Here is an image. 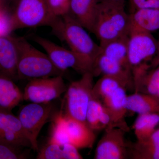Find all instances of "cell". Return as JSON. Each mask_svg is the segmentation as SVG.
<instances>
[{
	"instance_id": "obj_1",
	"label": "cell",
	"mask_w": 159,
	"mask_h": 159,
	"mask_svg": "<svg viewBox=\"0 0 159 159\" xmlns=\"http://www.w3.org/2000/svg\"><path fill=\"white\" fill-rule=\"evenodd\" d=\"M18 52V80L63 76L48 54L39 51L24 37L14 36Z\"/></svg>"
},
{
	"instance_id": "obj_2",
	"label": "cell",
	"mask_w": 159,
	"mask_h": 159,
	"mask_svg": "<svg viewBox=\"0 0 159 159\" xmlns=\"http://www.w3.org/2000/svg\"><path fill=\"white\" fill-rule=\"evenodd\" d=\"M129 15L125 6L99 1L92 32L99 40V44L129 35Z\"/></svg>"
},
{
	"instance_id": "obj_3",
	"label": "cell",
	"mask_w": 159,
	"mask_h": 159,
	"mask_svg": "<svg viewBox=\"0 0 159 159\" xmlns=\"http://www.w3.org/2000/svg\"><path fill=\"white\" fill-rule=\"evenodd\" d=\"M61 21V16L51 12L48 0H19L11 14L12 31L24 28L50 27L56 32Z\"/></svg>"
},
{
	"instance_id": "obj_4",
	"label": "cell",
	"mask_w": 159,
	"mask_h": 159,
	"mask_svg": "<svg viewBox=\"0 0 159 159\" xmlns=\"http://www.w3.org/2000/svg\"><path fill=\"white\" fill-rule=\"evenodd\" d=\"M81 76L80 79L73 81L67 88L60 111L66 116L85 122L87 110L92 98L94 77L92 72Z\"/></svg>"
},
{
	"instance_id": "obj_5",
	"label": "cell",
	"mask_w": 159,
	"mask_h": 159,
	"mask_svg": "<svg viewBox=\"0 0 159 159\" xmlns=\"http://www.w3.org/2000/svg\"><path fill=\"white\" fill-rule=\"evenodd\" d=\"M61 17L60 28L56 36L65 42L70 50L94 61L100 51L99 45L93 40L86 29L69 13Z\"/></svg>"
},
{
	"instance_id": "obj_6",
	"label": "cell",
	"mask_w": 159,
	"mask_h": 159,
	"mask_svg": "<svg viewBox=\"0 0 159 159\" xmlns=\"http://www.w3.org/2000/svg\"><path fill=\"white\" fill-rule=\"evenodd\" d=\"M32 40L41 47L57 68L65 72L72 69L82 74L92 72L93 61L83 55L61 47L50 40L39 35L32 36Z\"/></svg>"
},
{
	"instance_id": "obj_7",
	"label": "cell",
	"mask_w": 159,
	"mask_h": 159,
	"mask_svg": "<svg viewBox=\"0 0 159 159\" xmlns=\"http://www.w3.org/2000/svg\"><path fill=\"white\" fill-rule=\"evenodd\" d=\"M52 102L47 103L32 102L24 106L19 112V119L26 137L31 143V148L38 151L37 139L40 132L49 119L54 115Z\"/></svg>"
},
{
	"instance_id": "obj_8",
	"label": "cell",
	"mask_w": 159,
	"mask_h": 159,
	"mask_svg": "<svg viewBox=\"0 0 159 159\" xmlns=\"http://www.w3.org/2000/svg\"><path fill=\"white\" fill-rule=\"evenodd\" d=\"M63 76L29 80L23 93L24 100L36 103L52 102L67 89Z\"/></svg>"
},
{
	"instance_id": "obj_9",
	"label": "cell",
	"mask_w": 159,
	"mask_h": 159,
	"mask_svg": "<svg viewBox=\"0 0 159 159\" xmlns=\"http://www.w3.org/2000/svg\"><path fill=\"white\" fill-rule=\"evenodd\" d=\"M158 43L151 33L129 30L128 44L129 61L132 71L148 64L157 53Z\"/></svg>"
},
{
	"instance_id": "obj_10",
	"label": "cell",
	"mask_w": 159,
	"mask_h": 159,
	"mask_svg": "<svg viewBox=\"0 0 159 159\" xmlns=\"http://www.w3.org/2000/svg\"><path fill=\"white\" fill-rule=\"evenodd\" d=\"M126 132L118 127L105 129V132L98 142L94 159L128 158V143L125 140Z\"/></svg>"
},
{
	"instance_id": "obj_11",
	"label": "cell",
	"mask_w": 159,
	"mask_h": 159,
	"mask_svg": "<svg viewBox=\"0 0 159 159\" xmlns=\"http://www.w3.org/2000/svg\"><path fill=\"white\" fill-rule=\"evenodd\" d=\"M0 142L16 148H31L18 117L0 107Z\"/></svg>"
},
{
	"instance_id": "obj_12",
	"label": "cell",
	"mask_w": 159,
	"mask_h": 159,
	"mask_svg": "<svg viewBox=\"0 0 159 159\" xmlns=\"http://www.w3.org/2000/svg\"><path fill=\"white\" fill-rule=\"evenodd\" d=\"M92 73L94 77L102 75L116 77L125 83L128 87L134 88L132 72L100 52L94 59Z\"/></svg>"
},
{
	"instance_id": "obj_13",
	"label": "cell",
	"mask_w": 159,
	"mask_h": 159,
	"mask_svg": "<svg viewBox=\"0 0 159 159\" xmlns=\"http://www.w3.org/2000/svg\"><path fill=\"white\" fill-rule=\"evenodd\" d=\"M126 89L120 87L102 101V105L108 110L112 119V127H118L127 132L129 127L125 120L126 108Z\"/></svg>"
},
{
	"instance_id": "obj_14",
	"label": "cell",
	"mask_w": 159,
	"mask_h": 159,
	"mask_svg": "<svg viewBox=\"0 0 159 159\" xmlns=\"http://www.w3.org/2000/svg\"><path fill=\"white\" fill-rule=\"evenodd\" d=\"M17 61V49L13 36H0V76L18 80Z\"/></svg>"
},
{
	"instance_id": "obj_15",
	"label": "cell",
	"mask_w": 159,
	"mask_h": 159,
	"mask_svg": "<svg viewBox=\"0 0 159 159\" xmlns=\"http://www.w3.org/2000/svg\"><path fill=\"white\" fill-rule=\"evenodd\" d=\"M64 116L69 143L78 149L92 148L96 141L95 131L85 122Z\"/></svg>"
},
{
	"instance_id": "obj_16",
	"label": "cell",
	"mask_w": 159,
	"mask_h": 159,
	"mask_svg": "<svg viewBox=\"0 0 159 159\" xmlns=\"http://www.w3.org/2000/svg\"><path fill=\"white\" fill-rule=\"evenodd\" d=\"M129 15V30L151 33L159 29V9H137Z\"/></svg>"
},
{
	"instance_id": "obj_17",
	"label": "cell",
	"mask_w": 159,
	"mask_h": 159,
	"mask_svg": "<svg viewBox=\"0 0 159 159\" xmlns=\"http://www.w3.org/2000/svg\"><path fill=\"white\" fill-rule=\"evenodd\" d=\"M99 2V0H71L69 13L85 29L92 32Z\"/></svg>"
},
{
	"instance_id": "obj_18",
	"label": "cell",
	"mask_w": 159,
	"mask_h": 159,
	"mask_svg": "<svg viewBox=\"0 0 159 159\" xmlns=\"http://www.w3.org/2000/svg\"><path fill=\"white\" fill-rule=\"evenodd\" d=\"M129 35L99 44V52L132 71L128 56Z\"/></svg>"
},
{
	"instance_id": "obj_19",
	"label": "cell",
	"mask_w": 159,
	"mask_h": 159,
	"mask_svg": "<svg viewBox=\"0 0 159 159\" xmlns=\"http://www.w3.org/2000/svg\"><path fill=\"white\" fill-rule=\"evenodd\" d=\"M126 108L128 111L139 114L159 113V97L135 92L134 94L127 96Z\"/></svg>"
},
{
	"instance_id": "obj_20",
	"label": "cell",
	"mask_w": 159,
	"mask_h": 159,
	"mask_svg": "<svg viewBox=\"0 0 159 159\" xmlns=\"http://www.w3.org/2000/svg\"><path fill=\"white\" fill-rule=\"evenodd\" d=\"M23 100V93L14 80L0 76V107L11 111Z\"/></svg>"
},
{
	"instance_id": "obj_21",
	"label": "cell",
	"mask_w": 159,
	"mask_h": 159,
	"mask_svg": "<svg viewBox=\"0 0 159 159\" xmlns=\"http://www.w3.org/2000/svg\"><path fill=\"white\" fill-rule=\"evenodd\" d=\"M135 92L159 97V66L133 76Z\"/></svg>"
},
{
	"instance_id": "obj_22",
	"label": "cell",
	"mask_w": 159,
	"mask_h": 159,
	"mask_svg": "<svg viewBox=\"0 0 159 159\" xmlns=\"http://www.w3.org/2000/svg\"><path fill=\"white\" fill-rule=\"evenodd\" d=\"M159 124V113L139 114L133 125L137 142H143L149 139Z\"/></svg>"
},
{
	"instance_id": "obj_23",
	"label": "cell",
	"mask_w": 159,
	"mask_h": 159,
	"mask_svg": "<svg viewBox=\"0 0 159 159\" xmlns=\"http://www.w3.org/2000/svg\"><path fill=\"white\" fill-rule=\"evenodd\" d=\"M120 87L128 88L121 80L108 75H102L96 83L92 90V97L102 102L103 99Z\"/></svg>"
},
{
	"instance_id": "obj_24",
	"label": "cell",
	"mask_w": 159,
	"mask_h": 159,
	"mask_svg": "<svg viewBox=\"0 0 159 159\" xmlns=\"http://www.w3.org/2000/svg\"><path fill=\"white\" fill-rule=\"evenodd\" d=\"M51 134L48 142L63 145L69 143L65 117L61 111L55 113L52 118Z\"/></svg>"
},
{
	"instance_id": "obj_25",
	"label": "cell",
	"mask_w": 159,
	"mask_h": 159,
	"mask_svg": "<svg viewBox=\"0 0 159 159\" xmlns=\"http://www.w3.org/2000/svg\"><path fill=\"white\" fill-rule=\"evenodd\" d=\"M128 158L159 159V146L146 145L138 142L128 143Z\"/></svg>"
},
{
	"instance_id": "obj_26",
	"label": "cell",
	"mask_w": 159,
	"mask_h": 159,
	"mask_svg": "<svg viewBox=\"0 0 159 159\" xmlns=\"http://www.w3.org/2000/svg\"><path fill=\"white\" fill-rule=\"evenodd\" d=\"M102 109L103 105L102 102L92 97L87 110L85 122L87 125L94 131L102 129L99 120Z\"/></svg>"
},
{
	"instance_id": "obj_27",
	"label": "cell",
	"mask_w": 159,
	"mask_h": 159,
	"mask_svg": "<svg viewBox=\"0 0 159 159\" xmlns=\"http://www.w3.org/2000/svg\"><path fill=\"white\" fill-rule=\"evenodd\" d=\"M62 145L48 142L39 150L36 159H63Z\"/></svg>"
},
{
	"instance_id": "obj_28",
	"label": "cell",
	"mask_w": 159,
	"mask_h": 159,
	"mask_svg": "<svg viewBox=\"0 0 159 159\" xmlns=\"http://www.w3.org/2000/svg\"><path fill=\"white\" fill-rule=\"evenodd\" d=\"M21 148L0 142V159L27 158L25 154L21 152Z\"/></svg>"
},
{
	"instance_id": "obj_29",
	"label": "cell",
	"mask_w": 159,
	"mask_h": 159,
	"mask_svg": "<svg viewBox=\"0 0 159 159\" xmlns=\"http://www.w3.org/2000/svg\"><path fill=\"white\" fill-rule=\"evenodd\" d=\"M71 0H48V5L54 16H62L70 11Z\"/></svg>"
},
{
	"instance_id": "obj_30",
	"label": "cell",
	"mask_w": 159,
	"mask_h": 159,
	"mask_svg": "<svg viewBox=\"0 0 159 159\" xmlns=\"http://www.w3.org/2000/svg\"><path fill=\"white\" fill-rule=\"evenodd\" d=\"M131 11L141 9H159V0H129Z\"/></svg>"
},
{
	"instance_id": "obj_31",
	"label": "cell",
	"mask_w": 159,
	"mask_h": 159,
	"mask_svg": "<svg viewBox=\"0 0 159 159\" xmlns=\"http://www.w3.org/2000/svg\"><path fill=\"white\" fill-rule=\"evenodd\" d=\"M62 146L63 159H83L80 153L78 148L74 145L66 143Z\"/></svg>"
},
{
	"instance_id": "obj_32",
	"label": "cell",
	"mask_w": 159,
	"mask_h": 159,
	"mask_svg": "<svg viewBox=\"0 0 159 159\" xmlns=\"http://www.w3.org/2000/svg\"><path fill=\"white\" fill-rule=\"evenodd\" d=\"M139 142L146 145L159 146V128L156 129L150 138L147 140L143 142Z\"/></svg>"
},
{
	"instance_id": "obj_33",
	"label": "cell",
	"mask_w": 159,
	"mask_h": 159,
	"mask_svg": "<svg viewBox=\"0 0 159 159\" xmlns=\"http://www.w3.org/2000/svg\"><path fill=\"white\" fill-rule=\"evenodd\" d=\"M105 1L119 6H125V0H99V1Z\"/></svg>"
},
{
	"instance_id": "obj_34",
	"label": "cell",
	"mask_w": 159,
	"mask_h": 159,
	"mask_svg": "<svg viewBox=\"0 0 159 159\" xmlns=\"http://www.w3.org/2000/svg\"><path fill=\"white\" fill-rule=\"evenodd\" d=\"M157 54V57L154 60L153 64H152L155 67L159 66V42L158 43V51Z\"/></svg>"
},
{
	"instance_id": "obj_35",
	"label": "cell",
	"mask_w": 159,
	"mask_h": 159,
	"mask_svg": "<svg viewBox=\"0 0 159 159\" xmlns=\"http://www.w3.org/2000/svg\"><path fill=\"white\" fill-rule=\"evenodd\" d=\"M0 2L4 5L6 8L9 9V6L10 5V0H0Z\"/></svg>"
},
{
	"instance_id": "obj_36",
	"label": "cell",
	"mask_w": 159,
	"mask_h": 159,
	"mask_svg": "<svg viewBox=\"0 0 159 159\" xmlns=\"http://www.w3.org/2000/svg\"><path fill=\"white\" fill-rule=\"evenodd\" d=\"M7 11H9V9L6 8V7L0 2V13Z\"/></svg>"
},
{
	"instance_id": "obj_37",
	"label": "cell",
	"mask_w": 159,
	"mask_h": 159,
	"mask_svg": "<svg viewBox=\"0 0 159 159\" xmlns=\"http://www.w3.org/2000/svg\"><path fill=\"white\" fill-rule=\"evenodd\" d=\"M19 0H10V5H12L15 8L16 4L18 2Z\"/></svg>"
}]
</instances>
